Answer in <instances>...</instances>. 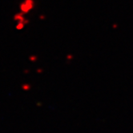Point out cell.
I'll return each instance as SVG.
<instances>
[{"mask_svg":"<svg viewBox=\"0 0 133 133\" xmlns=\"http://www.w3.org/2000/svg\"><path fill=\"white\" fill-rule=\"evenodd\" d=\"M35 0H22L19 5V11L24 15H28L35 8Z\"/></svg>","mask_w":133,"mask_h":133,"instance_id":"cell-2","label":"cell"},{"mask_svg":"<svg viewBox=\"0 0 133 133\" xmlns=\"http://www.w3.org/2000/svg\"><path fill=\"white\" fill-rule=\"evenodd\" d=\"M27 15L21 12L18 11L14 15V21L15 23V28L18 30H23L27 27V23H29L28 19H27Z\"/></svg>","mask_w":133,"mask_h":133,"instance_id":"cell-1","label":"cell"}]
</instances>
